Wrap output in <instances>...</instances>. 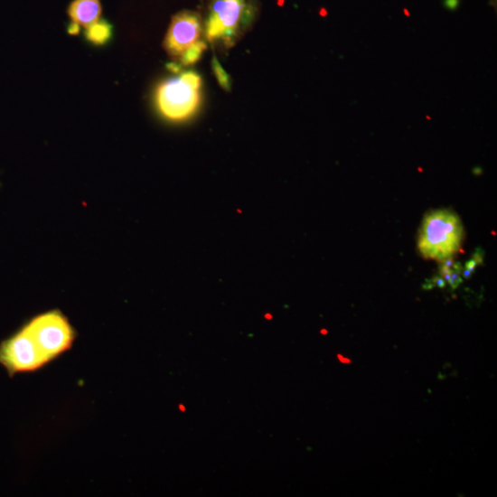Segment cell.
<instances>
[{"mask_svg":"<svg viewBox=\"0 0 497 497\" xmlns=\"http://www.w3.org/2000/svg\"><path fill=\"white\" fill-rule=\"evenodd\" d=\"M101 14L102 6L98 0H74L69 9L73 23L86 28L96 23Z\"/></svg>","mask_w":497,"mask_h":497,"instance_id":"cell-7","label":"cell"},{"mask_svg":"<svg viewBox=\"0 0 497 497\" xmlns=\"http://www.w3.org/2000/svg\"><path fill=\"white\" fill-rule=\"evenodd\" d=\"M207 45L203 41H198L192 44L183 55L180 58L181 63L183 66L192 65L201 60Z\"/></svg>","mask_w":497,"mask_h":497,"instance_id":"cell-9","label":"cell"},{"mask_svg":"<svg viewBox=\"0 0 497 497\" xmlns=\"http://www.w3.org/2000/svg\"><path fill=\"white\" fill-rule=\"evenodd\" d=\"M338 359L342 363H351V361L343 360L341 355L338 356Z\"/></svg>","mask_w":497,"mask_h":497,"instance_id":"cell-17","label":"cell"},{"mask_svg":"<svg viewBox=\"0 0 497 497\" xmlns=\"http://www.w3.org/2000/svg\"><path fill=\"white\" fill-rule=\"evenodd\" d=\"M251 14L248 0H213L206 22L207 39L231 42Z\"/></svg>","mask_w":497,"mask_h":497,"instance_id":"cell-4","label":"cell"},{"mask_svg":"<svg viewBox=\"0 0 497 497\" xmlns=\"http://www.w3.org/2000/svg\"><path fill=\"white\" fill-rule=\"evenodd\" d=\"M202 33V18L192 12H183L173 17L165 39L167 52L180 59Z\"/></svg>","mask_w":497,"mask_h":497,"instance_id":"cell-6","label":"cell"},{"mask_svg":"<svg viewBox=\"0 0 497 497\" xmlns=\"http://www.w3.org/2000/svg\"><path fill=\"white\" fill-rule=\"evenodd\" d=\"M23 326L47 364L70 352L78 338L76 328L59 309L40 313Z\"/></svg>","mask_w":497,"mask_h":497,"instance_id":"cell-1","label":"cell"},{"mask_svg":"<svg viewBox=\"0 0 497 497\" xmlns=\"http://www.w3.org/2000/svg\"><path fill=\"white\" fill-rule=\"evenodd\" d=\"M212 69L215 77L217 78L220 85L225 89L230 91L231 88V81L229 74L222 68L217 58L212 61Z\"/></svg>","mask_w":497,"mask_h":497,"instance_id":"cell-10","label":"cell"},{"mask_svg":"<svg viewBox=\"0 0 497 497\" xmlns=\"http://www.w3.org/2000/svg\"><path fill=\"white\" fill-rule=\"evenodd\" d=\"M442 264L446 267H449L452 269L455 264V261L454 258H446Z\"/></svg>","mask_w":497,"mask_h":497,"instance_id":"cell-14","label":"cell"},{"mask_svg":"<svg viewBox=\"0 0 497 497\" xmlns=\"http://www.w3.org/2000/svg\"><path fill=\"white\" fill-rule=\"evenodd\" d=\"M431 282L434 284L435 286H437L439 288H445L446 286L445 281L440 276L434 277L431 279Z\"/></svg>","mask_w":497,"mask_h":497,"instance_id":"cell-11","label":"cell"},{"mask_svg":"<svg viewBox=\"0 0 497 497\" xmlns=\"http://www.w3.org/2000/svg\"><path fill=\"white\" fill-rule=\"evenodd\" d=\"M483 253L481 250V248H477L476 252L474 255V260L477 263V265H482L483 263Z\"/></svg>","mask_w":497,"mask_h":497,"instance_id":"cell-12","label":"cell"},{"mask_svg":"<svg viewBox=\"0 0 497 497\" xmlns=\"http://www.w3.org/2000/svg\"><path fill=\"white\" fill-rule=\"evenodd\" d=\"M477 267L478 265L474 259L468 261L465 265V268L468 269L473 274L475 272Z\"/></svg>","mask_w":497,"mask_h":497,"instance_id":"cell-13","label":"cell"},{"mask_svg":"<svg viewBox=\"0 0 497 497\" xmlns=\"http://www.w3.org/2000/svg\"><path fill=\"white\" fill-rule=\"evenodd\" d=\"M462 271H463V272H462V275H463V277H464L465 279H469V278L472 277V275H473V273L470 272V271H469L468 269H466V268H465V269H463Z\"/></svg>","mask_w":497,"mask_h":497,"instance_id":"cell-16","label":"cell"},{"mask_svg":"<svg viewBox=\"0 0 497 497\" xmlns=\"http://www.w3.org/2000/svg\"><path fill=\"white\" fill-rule=\"evenodd\" d=\"M69 32L71 34H76L80 32V26L73 23V24L70 25Z\"/></svg>","mask_w":497,"mask_h":497,"instance_id":"cell-15","label":"cell"},{"mask_svg":"<svg viewBox=\"0 0 497 497\" xmlns=\"http://www.w3.org/2000/svg\"><path fill=\"white\" fill-rule=\"evenodd\" d=\"M464 228L459 217L449 211H437L425 218L418 248L427 259L444 262L461 250Z\"/></svg>","mask_w":497,"mask_h":497,"instance_id":"cell-2","label":"cell"},{"mask_svg":"<svg viewBox=\"0 0 497 497\" xmlns=\"http://www.w3.org/2000/svg\"><path fill=\"white\" fill-rule=\"evenodd\" d=\"M201 76L187 71L163 83L157 91V105L170 120L180 121L192 116L201 103Z\"/></svg>","mask_w":497,"mask_h":497,"instance_id":"cell-3","label":"cell"},{"mask_svg":"<svg viewBox=\"0 0 497 497\" xmlns=\"http://www.w3.org/2000/svg\"><path fill=\"white\" fill-rule=\"evenodd\" d=\"M0 365L11 378L18 373L38 371L48 364L41 355L27 331L22 326L0 343Z\"/></svg>","mask_w":497,"mask_h":497,"instance_id":"cell-5","label":"cell"},{"mask_svg":"<svg viewBox=\"0 0 497 497\" xmlns=\"http://www.w3.org/2000/svg\"><path fill=\"white\" fill-rule=\"evenodd\" d=\"M112 35V26L106 21H98L87 28L86 38L95 44L106 43Z\"/></svg>","mask_w":497,"mask_h":497,"instance_id":"cell-8","label":"cell"}]
</instances>
